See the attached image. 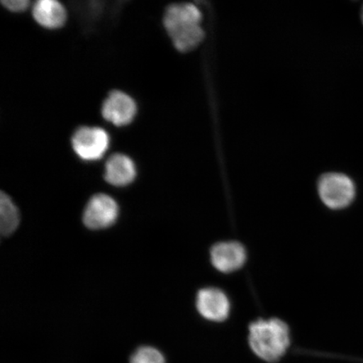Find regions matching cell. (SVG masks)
Segmentation results:
<instances>
[{
	"instance_id": "cell-9",
	"label": "cell",
	"mask_w": 363,
	"mask_h": 363,
	"mask_svg": "<svg viewBox=\"0 0 363 363\" xmlns=\"http://www.w3.org/2000/svg\"><path fill=\"white\" fill-rule=\"evenodd\" d=\"M104 177L108 184L116 187L129 185L136 177L135 162L125 154H113L104 165Z\"/></svg>"
},
{
	"instance_id": "cell-4",
	"label": "cell",
	"mask_w": 363,
	"mask_h": 363,
	"mask_svg": "<svg viewBox=\"0 0 363 363\" xmlns=\"http://www.w3.org/2000/svg\"><path fill=\"white\" fill-rule=\"evenodd\" d=\"M72 148L82 160L94 162L101 159L110 146L106 130L96 126H81L71 138Z\"/></svg>"
},
{
	"instance_id": "cell-14",
	"label": "cell",
	"mask_w": 363,
	"mask_h": 363,
	"mask_svg": "<svg viewBox=\"0 0 363 363\" xmlns=\"http://www.w3.org/2000/svg\"><path fill=\"white\" fill-rule=\"evenodd\" d=\"M361 17H362V24H363V6L362 8Z\"/></svg>"
},
{
	"instance_id": "cell-12",
	"label": "cell",
	"mask_w": 363,
	"mask_h": 363,
	"mask_svg": "<svg viewBox=\"0 0 363 363\" xmlns=\"http://www.w3.org/2000/svg\"><path fill=\"white\" fill-rule=\"evenodd\" d=\"M130 363H166L164 357L157 349L140 347L131 357Z\"/></svg>"
},
{
	"instance_id": "cell-11",
	"label": "cell",
	"mask_w": 363,
	"mask_h": 363,
	"mask_svg": "<svg viewBox=\"0 0 363 363\" xmlns=\"http://www.w3.org/2000/svg\"><path fill=\"white\" fill-rule=\"evenodd\" d=\"M20 224V213L9 195H0V230L3 235H10Z\"/></svg>"
},
{
	"instance_id": "cell-1",
	"label": "cell",
	"mask_w": 363,
	"mask_h": 363,
	"mask_svg": "<svg viewBox=\"0 0 363 363\" xmlns=\"http://www.w3.org/2000/svg\"><path fill=\"white\" fill-rule=\"evenodd\" d=\"M202 13L191 3L172 4L163 16V26L174 48L188 52L199 47L204 38Z\"/></svg>"
},
{
	"instance_id": "cell-13",
	"label": "cell",
	"mask_w": 363,
	"mask_h": 363,
	"mask_svg": "<svg viewBox=\"0 0 363 363\" xmlns=\"http://www.w3.org/2000/svg\"><path fill=\"white\" fill-rule=\"evenodd\" d=\"M1 4L11 12L20 13L26 11L30 6V2L28 0H4Z\"/></svg>"
},
{
	"instance_id": "cell-3",
	"label": "cell",
	"mask_w": 363,
	"mask_h": 363,
	"mask_svg": "<svg viewBox=\"0 0 363 363\" xmlns=\"http://www.w3.org/2000/svg\"><path fill=\"white\" fill-rule=\"evenodd\" d=\"M318 193L321 201L331 210H343L356 198L357 189L350 177L340 172H329L318 182Z\"/></svg>"
},
{
	"instance_id": "cell-10",
	"label": "cell",
	"mask_w": 363,
	"mask_h": 363,
	"mask_svg": "<svg viewBox=\"0 0 363 363\" xmlns=\"http://www.w3.org/2000/svg\"><path fill=\"white\" fill-rule=\"evenodd\" d=\"M31 13L35 22L45 29L61 28L67 21L66 9L57 0H38L31 7Z\"/></svg>"
},
{
	"instance_id": "cell-2",
	"label": "cell",
	"mask_w": 363,
	"mask_h": 363,
	"mask_svg": "<svg viewBox=\"0 0 363 363\" xmlns=\"http://www.w3.org/2000/svg\"><path fill=\"white\" fill-rule=\"evenodd\" d=\"M249 344L261 359L267 362L279 361L289 347V326L277 318L254 321L249 326Z\"/></svg>"
},
{
	"instance_id": "cell-8",
	"label": "cell",
	"mask_w": 363,
	"mask_h": 363,
	"mask_svg": "<svg viewBox=\"0 0 363 363\" xmlns=\"http://www.w3.org/2000/svg\"><path fill=\"white\" fill-rule=\"evenodd\" d=\"M211 260L216 269L230 274L242 269L246 262V249L238 242L216 243L211 250Z\"/></svg>"
},
{
	"instance_id": "cell-6",
	"label": "cell",
	"mask_w": 363,
	"mask_h": 363,
	"mask_svg": "<svg viewBox=\"0 0 363 363\" xmlns=\"http://www.w3.org/2000/svg\"><path fill=\"white\" fill-rule=\"evenodd\" d=\"M136 113L138 106L135 101L123 91H111L102 104L101 113L104 119L118 127L130 124Z\"/></svg>"
},
{
	"instance_id": "cell-5",
	"label": "cell",
	"mask_w": 363,
	"mask_h": 363,
	"mask_svg": "<svg viewBox=\"0 0 363 363\" xmlns=\"http://www.w3.org/2000/svg\"><path fill=\"white\" fill-rule=\"evenodd\" d=\"M118 216L119 207L115 199L110 195L95 194L85 207L84 223L89 229H104L115 223Z\"/></svg>"
},
{
	"instance_id": "cell-7",
	"label": "cell",
	"mask_w": 363,
	"mask_h": 363,
	"mask_svg": "<svg viewBox=\"0 0 363 363\" xmlns=\"http://www.w3.org/2000/svg\"><path fill=\"white\" fill-rule=\"evenodd\" d=\"M197 310L204 319L221 322L228 318L230 305L228 297L216 288L202 289L197 294Z\"/></svg>"
}]
</instances>
